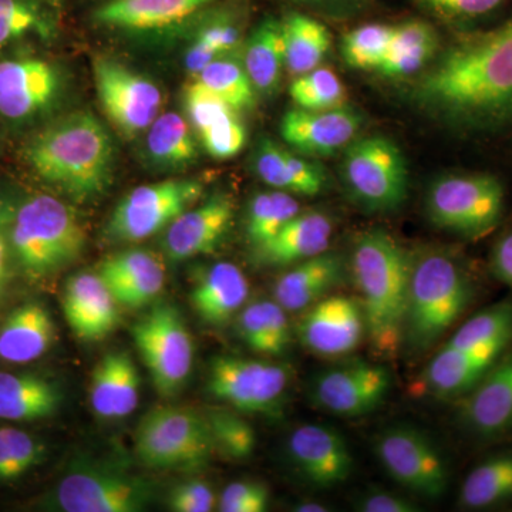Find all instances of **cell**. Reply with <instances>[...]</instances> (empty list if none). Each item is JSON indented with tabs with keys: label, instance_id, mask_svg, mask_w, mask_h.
<instances>
[{
	"label": "cell",
	"instance_id": "680465c9",
	"mask_svg": "<svg viewBox=\"0 0 512 512\" xmlns=\"http://www.w3.org/2000/svg\"><path fill=\"white\" fill-rule=\"evenodd\" d=\"M295 511L298 512H325L329 511L325 505L320 503H312V501H306V503L295 505Z\"/></svg>",
	"mask_w": 512,
	"mask_h": 512
},
{
	"label": "cell",
	"instance_id": "8fae6325",
	"mask_svg": "<svg viewBox=\"0 0 512 512\" xmlns=\"http://www.w3.org/2000/svg\"><path fill=\"white\" fill-rule=\"evenodd\" d=\"M204 194L198 180H165L128 192L111 215L107 234L116 241L140 242L163 231Z\"/></svg>",
	"mask_w": 512,
	"mask_h": 512
},
{
	"label": "cell",
	"instance_id": "d6a6232c",
	"mask_svg": "<svg viewBox=\"0 0 512 512\" xmlns=\"http://www.w3.org/2000/svg\"><path fill=\"white\" fill-rule=\"evenodd\" d=\"M439 47V37L429 23L409 20L394 26L389 49L377 72L384 77L403 79L429 64Z\"/></svg>",
	"mask_w": 512,
	"mask_h": 512
},
{
	"label": "cell",
	"instance_id": "6da1fadb",
	"mask_svg": "<svg viewBox=\"0 0 512 512\" xmlns=\"http://www.w3.org/2000/svg\"><path fill=\"white\" fill-rule=\"evenodd\" d=\"M414 99L457 126H491L510 119L512 19L447 50L421 77Z\"/></svg>",
	"mask_w": 512,
	"mask_h": 512
},
{
	"label": "cell",
	"instance_id": "ffe728a7",
	"mask_svg": "<svg viewBox=\"0 0 512 512\" xmlns=\"http://www.w3.org/2000/svg\"><path fill=\"white\" fill-rule=\"evenodd\" d=\"M362 124V117L348 106L323 111L295 109L281 121L285 143L302 156L329 157L348 147Z\"/></svg>",
	"mask_w": 512,
	"mask_h": 512
},
{
	"label": "cell",
	"instance_id": "94428289",
	"mask_svg": "<svg viewBox=\"0 0 512 512\" xmlns=\"http://www.w3.org/2000/svg\"><path fill=\"white\" fill-rule=\"evenodd\" d=\"M50 3H52L55 8L59 9L62 8L64 0H49Z\"/></svg>",
	"mask_w": 512,
	"mask_h": 512
},
{
	"label": "cell",
	"instance_id": "7dc6e473",
	"mask_svg": "<svg viewBox=\"0 0 512 512\" xmlns=\"http://www.w3.org/2000/svg\"><path fill=\"white\" fill-rule=\"evenodd\" d=\"M198 138L211 157L227 160L241 153L247 143V130L237 114L202 131Z\"/></svg>",
	"mask_w": 512,
	"mask_h": 512
},
{
	"label": "cell",
	"instance_id": "484cf974",
	"mask_svg": "<svg viewBox=\"0 0 512 512\" xmlns=\"http://www.w3.org/2000/svg\"><path fill=\"white\" fill-rule=\"evenodd\" d=\"M140 373L127 352L107 353L92 373L90 400L103 419H123L140 400Z\"/></svg>",
	"mask_w": 512,
	"mask_h": 512
},
{
	"label": "cell",
	"instance_id": "cb8c5ba5",
	"mask_svg": "<svg viewBox=\"0 0 512 512\" xmlns=\"http://www.w3.org/2000/svg\"><path fill=\"white\" fill-rule=\"evenodd\" d=\"M510 345L508 340L471 348H444L433 357L424 373L429 390L439 396H456L474 389Z\"/></svg>",
	"mask_w": 512,
	"mask_h": 512
},
{
	"label": "cell",
	"instance_id": "db71d44e",
	"mask_svg": "<svg viewBox=\"0 0 512 512\" xmlns=\"http://www.w3.org/2000/svg\"><path fill=\"white\" fill-rule=\"evenodd\" d=\"M13 208L15 205L10 204L6 198L0 197V303H2L10 278H12L13 268H15L9 235Z\"/></svg>",
	"mask_w": 512,
	"mask_h": 512
},
{
	"label": "cell",
	"instance_id": "6f0895ef",
	"mask_svg": "<svg viewBox=\"0 0 512 512\" xmlns=\"http://www.w3.org/2000/svg\"><path fill=\"white\" fill-rule=\"evenodd\" d=\"M493 269L500 281L512 286V232L498 241L493 254Z\"/></svg>",
	"mask_w": 512,
	"mask_h": 512
},
{
	"label": "cell",
	"instance_id": "f35d334b",
	"mask_svg": "<svg viewBox=\"0 0 512 512\" xmlns=\"http://www.w3.org/2000/svg\"><path fill=\"white\" fill-rule=\"evenodd\" d=\"M301 212V205L285 191L259 192L251 202L245 220L247 237L254 247L275 237L292 218Z\"/></svg>",
	"mask_w": 512,
	"mask_h": 512
},
{
	"label": "cell",
	"instance_id": "2e32d148",
	"mask_svg": "<svg viewBox=\"0 0 512 512\" xmlns=\"http://www.w3.org/2000/svg\"><path fill=\"white\" fill-rule=\"evenodd\" d=\"M220 0H100L90 18L99 28L126 33L170 32L201 19Z\"/></svg>",
	"mask_w": 512,
	"mask_h": 512
},
{
	"label": "cell",
	"instance_id": "5bb4252c",
	"mask_svg": "<svg viewBox=\"0 0 512 512\" xmlns=\"http://www.w3.org/2000/svg\"><path fill=\"white\" fill-rule=\"evenodd\" d=\"M93 76L101 107L123 136H138L160 116L163 93L143 74L100 56L93 62Z\"/></svg>",
	"mask_w": 512,
	"mask_h": 512
},
{
	"label": "cell",
	"instance_id": "7bdbcfd3",
	"mask_svg": "<svg viewBox=\"0 0 512 512\" xmlns=\"http://www.w3.org/2000/svg\"><path fill=\"white\" fill-rule=\"evenodd\" d=\"M210 424L215 451L228 460L244 461L254 454L255 430L238 412L211 409L205 413Z\"/></svg>",
	"mask_w": 512,
	"mask_h": 512
},
{
	"label": "cell",
	"instance_id": "ac0fdd59",
	"mask_svg": "<svg viewBox=\"0 0 512 512\" xmlns=\"http://www.w3.org/2000/svg\"><path fill=\"white\" fill-rule=\"evenodd\" d=\"M59 92V72L46 60L20 57L0 62V116L5 119H32L49 109Z\"/></svg>",
	"mask_w": 512,
	"mask_h": 512
},
{
	"label": "cell",
	"instance_id": "bcb514c9",
	"mask_svg": "<svg viewBox=\"0 0 512 512\" xmlns=\"http://www.w3.org/2000/svg\"><path fill=\"white\" fill-rule=\"evenodd\" d=\"M184 106L188 120L197 136L215 124L238 114L198 79L185 87Z\"/></svg>",
	"mask_w": 512,
	"mask_h": 512
},
{
	"label": "cell",
	"instance_id": "30bf717a",
	"mask_svg": "<svg viewBox=\"0 0 512 512\" xmlns=\"http://www.w3.org/2000/svg\"><path fill=\"white\" fill-rule=\"evenodd\" d=\"M151 498L153 487L144 478L79 466L59 481L43 505L63 512H138L146 510Z\"/></svg>",
	"mask_w": 512,
	"mask_h": 512
},
{
	"label": "cell",
	"instance_id": "681fc988",
	"mask_svg": "<svg viewBox=\"0 0 512 512\" xmlns=\"http://www.w3.org/2000/svg\"><path fill=\"white\" fill-rule=\"evenodd\" d=\"M269 504V491L256 481H235L224 488L218 503L222 512H264Z\"/></svg>",
	"mask_w": 512,
	"mask_h": 512
},
{
	"label": "cell",
	"instance_id": "603a6c76",
	"mask_svg": "<svg viewBox=\"0 0 512 512\" xmlns=\"http://www.w3.org/2000/svg\"><path fill=\"white\" fill-rule=\"evenodd\" d=\"M97 274L119 305L136 309L154 301L165 284L164 266L153 252L130 249L104 259Z\"/></svg>",
	"mask_w": 512,
	"mask_h": 512
},
{
	"label": "cell",
	"instance_id": "f546056e",
	"mask_svg": "<svg viewBox=\"0 0 512 512\" xmlns=\"http://www.w3.org/2000/svg\"><path fill=\"white\" fill-rule=\"evenodd\" d=\"M255 170L265 184L292 195L315 197L328 187L320 165L286 151L272 140H264L256 148Z\"/></svg>",
	"mask_w": 512,
	"mask_h": 512
},
{
	"label": "cell",
	"instance_id": "7c38bea8",
	"mask_svg": "<svg viewBox=\"0 0 512 512\" xmlns=\"http://www.w3.org/2000/svg\"><path fill=\"white\" fill-rule=\"evenodd\" d=\"M289 384V372L276 363L237 356H217L208 373L212 396L229 404L235 412L276 414Z\"/></svg>",
	"mask_w": 512,
	"mask_h": 512
},
{
	"label": "cell",
	"instance_id": "7402d4cb",
	"mask_svg": "<svg viewBox=\"0 0 512 512\" xmlns=\"http://www.w3.org/2000/svg\"><path fill=\"white\" fill-rule=\"evenodd\" d=\"M63 312L74 335L83 340L106 338L119 325V303L97 272H80L67 281Z\"/></svg>",
	"mask_w": 512,
	"mask_h": 512
},
{
	"label": "cell",
	"instance_id": "7a4b0ae2",
	"mask_svg": "<svg viewBox=\"0 0 512 512\" xmlns=\"http://www.w3.org/2000/svg\"><path fill=\"white\" fill-rule=\"evenodd\" d=\"M25 158L37 177L77 202L100 197L113 180V141L87 111L40 131L26 147Z\"/></svg>",
	"mask_w": 512,
	"mask_h": 512
},
{
	"label": "cell",
	"instance_id": "c3c4849f",
	"mask_svg": "<svg viewBox=\"0 0 512 512\" xmlns=\"http://www.w3.org/2000/svg\"><path fill=\"white\" fill-rule=\"evenodd\" d=\"M238 330L239 336L249 348L264 355L275 356L265 301L252 302L241 309L238 316Z\"/></svg>",
	"mask_w": 512,
	"mask_h": 512
},
{
	"label": "cell",
	"instance_id": "d590c367",
	"mask_svg": "<svg viewBox=\"0 0 512 512\" xmlns=\"http://www.w3.org/2000/svg\"><path fill=\"white\" fill-rule=\"evenodd\" d=\"M57 13L49 0H0V47L35 36H55Z\"/></svg>",
	"mask_w": 512,
	"mask_h": 512
},
{
	"label": "cell",
	"instance_id": "9c48e42d",
	"mask_svg": "<svg viewBox=\"0 0 512 512\" xmlns=\"http://www.w3.org/2000/svg\"><path fill=\"white\" fill-rule=\"evenodd\" d=\"M131 333L158 394L177 396L194 365V343L180 311L158 303L134 323Z\"/></svg>",
	"mask_w": 512,
	"mask_h": 512
},
{
	"label": "cell",
	"instance_id": "4316f807",
	"mask_svg": "<svg viewBox=\"0 0 512 512\" xmlns=\"http://www.w3.org/2000/svg\"><path fill=\"white\" fill-rule=\"evenodd\" d=\"M56 339L55 322L42 303L28 302L10 312L0 328V360L26 365L46 355Z\"/></svg>",
	"mask_w": 512,
	"mask_h": 512
},
{
	"label": "cell",
	"instance_id": "4fadbf2b",
	"mask_svg": "<svg viewBox=\"0 0 512 512\" xmlns=\"http://www.w3.org/2000/svg\"><path fill=\"white\" fill-rule=\"evenodd\" d=\"M375 450L386 473L400 487L427 500L446 494V461L423 431L412 426L390 427L377 437Z\"/></svg>",
	"mask_w": 512,
	"mask_h": 512
},
{
	"label": "cell",
	"instance_id": "52a82bcc",
	"mask_svg": "<svg viewBox=\"0 0 512 512\" xmlns=\"http://www.w3.org/2000/svg\"><path fill=\"white\" fill-rule=\"evenodd\" d=\"M342 177L353 200L365 211H397L406 201L407 161L390 138L375 134L352 141L343 156Z\"/></svg>",
	"mask_w": 512,
	"mask_h": 512
},
{
	"label": "cell",
	"instance_id": "44dd1931",
	"mask_svg": "<svg viewBox=\"0 0 512 512\" xmlns=\"http://www.w3.org/2000/svg\"><path fill=\"white\" fill-rule=\"evenodd\" d=\"M234 211V201L227 194L215 195L198 207L188 208L168 225L165 254L173 261L211 254L231 228Z\"/></svg>",
	"mask_w": 512,
	"mask_h": 512
},
{
	"label": "cell",
	"instance_id": "f1b7e54d",
	"mask_svg": "<svg viewBox=\"0 0 512 512\" xmlns=\"http://www.w3.org/2000/svg\"><path fill=\"white\" fill-rule=\"evenodd\" d=\"M248 295L249 284L244 272L231 262H218L195 286L191 302L205 323L221 328L244 308Z\"/></svg>",
	"mask_w": 512,
	"mask_h": 512
},
{
	"label": "cell",
	"instance_id": "9a60e30c",
	"mask_svg": "<svg viewBox=\"0 0 512 512\" xmlns=\"http://www.w3.org/2000/svg\"><path fill=\"white\" fill-rule=\"evenodd\" d=\"M392 387L387 367L369 362H352L330 367L312 384L313 403L339 417H359L373 412L384 402Z\"/></svg>",
	"mask_w": 512,
	"mask_h": 512
},
{
	"label": "cell",
	"instance_id": "816d5d0a",
	"mask_svg": "<svg viewBox=\"0 0 512 512\" xmlns=\"http://www.w3.org/2000/svg\"><path fill=\"white\" fill-rule=\"evenodd\" d=\"M215 505L217 495L204 480L185 481L168 495V507L174 512H210Z\"/></svg>",
	"mask_w": 512,
	"mask_h": 512
},
{
	"label": "cell",
	"instance_id": "d6986e66",
	"mask_svg": "<svg viewBox=\"0 0 512 512\" xmlns=\"http://www.w3.org/2000/svg\"><path fill=\"white\" fill-rule=\"evenodd\" d=\"M296 470L318 488L345 483L353 470V456L342 434L323 424H303L288 441Z\"/></svg>",
	"mask_w": 512,
	"mask_h": 512
},
{
	"label": "cell",
	"instance_id": "e0dca14e",
	"mask_svg": "<svg viewBox=\"0 0 512 512\" xmlns=\"http://www.w3.org/2000/svg\"><path fill=\"white\" fill-rule=\"evenodd\" d=\"M298 333L302 345L316 355H348L366 336L362 305L350 296L328 295L308 308Z\"/></svg>",
	"mask_w": 512,
	"mask_h": 512
},
{
	"label": "cell",
	"instance_id": "e575fe53",
	"mask_svg": "<svg viewBox=\"0 0 512 512\" xmlns=\"http://www.w3.org/2000/svg\"><path fill=\"white\" fill-rule=\"evenodd\" d=\"M285 67L293 76L312 72L330 49V33L318 20L302 13H289L282 20Z\"/></svg>",
	"mask_w": 512,
	"mask_h": 512
},
{
	"label": "cell",
	"instance_id": "b9f144b4",
	"mask_svg": "<svg viewBox=\"0 0 512 512\" xmlns=\"http://www.w3.org/2000/svg\"><path fill=\"white\" fill-rule=\"evenodd\" d=\"M46 451L33 434L13 427L0 429V483L25 476L45 461Z\"/></svg>",
	"mask_w": 512,
	"mask_h": 512
},
{
	"label": "cell",
	"instance_id": "1f68e13d",
	"mask_svg": "<svg viewBox=\"0 0 512 512\" xmlns=\"http://www.w3.org/2000/svg\"><path fill=\"white\" fill-rule=\"evenodd\" d=\"M63 393L59 384L35 373L0 372V419L36 421L59 412Z\"/></svg>",
	"mask_w": 512,
	"mask_h": 512
},
{
	"label": "cell",
	"instance_id": "5b68a950",
	"mask_svg": "<svg viewBox=\"0 0 512 512\" xmlns=\"http://www.w3.org/2000/svg\"><path fill=\"white\" fill-rule=\"evenodd\" d=\"M473 296L470 279L453 255H413L404 342L413 352L429 350L466 311Z\"/></svg>",
	"mask_w": 512,
	"mask_h": 512
},
{
	"label": "cell",
	"instance_id": "ba28073f",
	"mask_svg": "<svg viewBox=\"0 0 512 512\" xmlns=\"http://www.w3.org/2000/svg\"><path fill=\"white\" fill-rule=\"evenodd\" d=\"M429 220L464 238L493 231L504 211V188L490 174H451L437 178L426 195Z\"/></svg>",
	"mask_w": 512,
	"mask_h": 512
},
{
	"label": "cell",
	"instance_id": "91938a15",
	"mask_svg": "<svg viewBox=\"0 0 512 512\" xmlns=\"http://www.w3.org/2000/svg\"><path fill=\"white\" fill-rule=\"evenodd\" d=\"M299 2L312 3L319 6H343L355 3L357 0H299Z\"/></svg>",
	"mask_w": 512,
	"mask_h": 512
},
{
	"label": "cell",
	"instance_id": "836d02e7",
	"mask_svg": "<svg viewBox=\"0 0 512 512\" xmlns=\"http://www.w3.org/2000/svg\"><path fill=\"white\" fill-rule=\"evenodd\" d=\"M244 67L256 93L275 92L285 67L282 20L266 19L252 32L245 45Z\"/></svg>",
	"mask_w": 512,
	"mask_h": 512
},
{
	"label": "cell",
	"instance_id": "ab89813d",
	"mask_svg": "<svg viewBox=\"0 0 512 512\" xmlns=\"http://www.w3.org/2000/svg\"><path fill=\"white\" fill-rule=\"evenodd\" d=\"M197 79L237 113L255 106L256 90L244 64L241 66L232 60L218 57L198 74Z\"/></svg>",
	"mask_w": 512,
	"mask_h": 512
},
{
	"label": "cell",
	"instance_id": "ee69618b",
	"mask_svg": "<svg viewBox=\"0 0 512 512\" xmlns=\"http://www.w3.org/2000/svg\"><path fill=\"white\" fill-rule=\"evenodd\" d=\"M394 26L383 23H369L350 30L342 40L343 60L348 66L357 70H377L382 64Z\"/></svg>",
	"mask_w": 512,
	"mask_h": 512
},
{
	"label": "cell",
	"instance_id": "f907efd6",
	"mask_svg": "<svg viewBox=\"0 0 512 512\" xmlns=\"http://www.w3.org/2000/svg\"><path fill=\"white\" fill-rule=\"evenodd\" d=\"M211 10L208 12L211 13ZM208 12L204 15V22L198 29L197 35L210 43L220 56L237 49L241 43V29L237 20L232 18L227 10L215 9V15L210 16H207Z\"/></svg>",
	"mask_w": 512,
	"mask_h": 512
},
{
	"label": "cell",
	"instance_id": "11a10c76",
	"mask_svg": "<svg viewBox=\"0 0 512 512\" xmlns=\"http://www.w3.org/2000/svg\"><path fill=\"white\" fill-rule=\"evenodd\" d=\"M357 510L365 512H416L419 505L409 498L392 491L372 490L363 494L357 503Z\"/></svg>",
	"mask_w": 512,
	"mask_h": 512
},
{
	"label": "cell",
	"instance_id": "f5cc1de1",
	"mask_svg": "<svg viewBox=\"0 0 512 512\" xmlns=\"http://www.w3.org/2000/svg\"><path fill=\"white\" fill-rule=\"evenodd\" d=\"M434 12L451 18H478L493 12L503 0H420Z\"/></svg>",
	"mask_w": 512,
	"mask_h": 512
},
{
	"label": "cell",
	"instance_id": "83f0119b",
	"mask_svg": "<svg viewBox=\"0 0 512 512\" xmlns=\"http://www.w3.org/2000/svg\"><path fill=\"white\" fill-rule=\"evenodd\" d=\"M333 222L319 211L299 212L274 238L256 247V256L266 265L298 264L328 251Z\"/></svg>",
	"mask_w": 512,
	"mask_h": 512
},
{
	"label": "cell",
	"instance_id": "277c9868",
	"mask_svg": "<svg viewBox=\"0 0 512 512\" xmlns=\"http://www.w3.org/2000/svg\"><path fill=\"white\" fill-rule=\"evenodd\" d=\"M13 262L30 281H46L80 258L86 232L72 207L37 194L13 208L10 221Z\"/></svg>",
	"mask_w": 512,
	"mask_h": 512
},
{
	"label": "cell",
	"instance_id": "8d00e7d4",
	"mask_svg": "<svg viewBox=\"0 0 512 512\" xmlns=\"http://www.w3.org/2000/svg\"><path fill=\"white\" fill-rule=\"evenodd\" d=\"M512 498V454H501L478 464L464 480L460 504L470 510L493 507Z\"/></svg>",
	"mask_w": 512,
	"mask_h": 512
},
{
	"label": "cell",
	"instance_id": "3957f363",
	"mask_svg": "<svg viewBox=\"0 0 512 512\" xmlns=\"http://www.w3.org/2000/svg\"><path fill=\"white\" fill-rule=\"evenodd\" d=\"M413 255L383 229L362 232L352 251V274L366 322V336L379 356L394 357L404 343Z\"/></svg>",
	"mask_w": 512,
	"mask_h": 512
},
{
	"label": "cell",
	"instance_id": "60d3db41",
	"mask_svg": "<svg viewBox=\"0 0 512 512\" xmlns=\"http://www.w3.org/2000/svg\"><path fill=\"white\" fill-rule=\"evenodd\" d=\"M289 94L298 109L323 111L346 106L348 93L342 80L332 70L316 67L312 72L296 77Z\"/></svg>",
	"mask_w": 512,
	"mask_h": 512
},
{
	"label": "cell",
	"instance_id": "4dcf8cb0",
	"mask_svg": "<svg viewBox=\"0 0 512 512\" xmlns=\"http://www.w3.org/2000/svg\"><path fill=\"white\" fill-rule=\"evenodd\" d=\"M464 417L474 430L487 436L512 429V353L474 387Z\"/></svg>",
	"mask_w": 512,
	"mask_h": 512
},
{
	"label": "cell",
	"instance_id": "d4e9b609",
	"mask_svg": "<svg viewBox=\"0 0 512 512\" xmlns=\"http://www.w3.org/2000/svg\"><path fill=\"white\" fill-rule=\"evenodd\" d=\"M345 264L335 252H322L279 276L274 288V301L286 312L311 308L345 279Z\"/></svg>",
	"mask_w": 512,
	"mask_h": 512
},
{
	"label": "cell",
	"instance_id": "74e56055",
	"mask_svg": "<svg viewBox=\"0 0 512 512\" xmlns=\"http://www.w3.org/2000/svg\"><path fill=\"white\" fill-rule=\"evenodd\" d=\"M147 150L158 164L184 167L198 156L188 121L178 113H164L148 127Z\"/></svg>",
	"mask_w": 512,
	"mask_h": 512
},
{
	"label": "cell",
	"instance_id": "9f6ffc18",
	"mask_svg": "<svg viewBox=\"0 0 512 512\" xmlns=\"http://www.w3.org/2000/svg\"><path fill=\"white\" fill-rule=\"evenodd\" d=\"M218 57H220V53L210 43L195 35L194 42L191 43L190 49L187 50V55H185V66H187L188 72L198 76L208 64L214 62Z\"/></svg>",
	"mask_w": 512,
	"mask_h": 512
},
{
	"label": "cell",
	"instance_id": "8992f818",
	"mask_svg": "<svg viewBox=\"0 0 512 512\" xmlns=\"http://www.w3.org/2000/svg\"><path fill=\"white\" fill-rule=\"evenodd\" d=\"M214 453L207 416L190 407H156L138 424L136 454L144 466L198 471L208 466Z\"/></svg>",
	"mask_w": 512,
	"mask_h": 512
},
{
	"label": "cell",
	"instance_id": "f6af8a7d",
	"mask_svg": "<svg viewBox=\"0 0 512 512\" xmlns=\"http://www.w3.org/2000/svg\"><path fill=\"white\" fill-rule=\"evenodd\" d=\"M512 339V303H498L467 320L448 340L451 348H471L484 343Z\"/></svg>",
	"mask_w": 512,
	"mask_h": 512
}]
</instances>
